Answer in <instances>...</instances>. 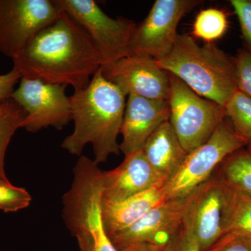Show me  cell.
<instances>
[{"mask_svg": "<svg viewBox=\"0 0 251 251\" xmlns=\"http://www.w3.org/2000/svg\"><path fill=\"white\" fill-rule=\"evenodd\" d=\"M201 0H156L143 22L137 25L129 44V55L158 61L171 52L181 18L197 7Z\"/></svg>", "mask_w": 251, "mask_h": 251, "instance_id": "ba28073f", "label": "cell"}, {"mask_svg": "<svg viewBox=\"0 0 251 251\" xmlns=\"http://www.w3.org/2000/svg\"><path fill=\"white\" fill-rule=\"evenodd\" d=\"M206 251H251V245L245 237L219 239Z\"/></svg>", "mask_w": 251, "mask_h": 251, "instance_id": "4316f807", "label": "cell"}, {"mask_svg": "<svg viewBox=\"0 0 251 251\" xmlns=\"http://www.w3.org/2000/svg\"><path fill=\"white\" fill-rule=\"evenodd\" d=\"M31 201L27 190L14 186L8 179H0V210L16 212L29 206Z\"/></svg>", "mask_w": 251, "mask_h": 251, "instance_id": "603a6c76", "label": "cell"}, {"mask_svg": "<svg viewBox=\"0 0 251 251\" xmlns=\"http://www.w3.org/2000/svg\"><path fill=\"white\" fill-rule=\"evenodd\" d=\"M234 63L237 90L251 97V52L239 51Z\"/></svg>", "mask_w": 251, "mask_h": 251, "instance_id": "cb8c5ba5", "label": "cell"}, {"mask_svg": "<svg viewBox=\"0 0 251 251\" xmlns=\"http://www.w3.org/2000/svg\"><path fill=\"white\" fill-rule=\"evenodd\" d=\"M247 150L249 151V152L251 153V142L248 144L247 145Z\"/></svg>", "mask_w": 251, "mask_h": 251, "instance_id": "f546056e", "label": "cell"}, {"mask_svg": "<svg viewBox=\"0 0 251 251\" xmlns=\"http://www.w3.org/2000/svg\"><path fill=\"white\" fill-rule=\"evenodd\" d=\"M166 201L163 186L120 201H109L101 196V219L107 235L111 238L130 227Z\"/></svg>", "mask_w": 251, "mask_h": 251, "instance_id": "9a60e30c", "label": "cell"}, {"mask_svg": "<svg viewBox=\"0 0 251 251\" xmlns=\"http://www.w3.org/2000/svg\"><path fill=\"white\" fill-rule=\"evenodd\" d=\"M25 117L24 110L12 99L0 103V179L7 180L5 173L4 160L6 150L13 135Z\"/></svg>", "mask_w": 251, "mask_h": 251, "instance_id": "d6986e66", "label": "cell"}, {"mask_svg": "<svg viewBox=\"0 0 251 251\" xmlns=\"http://www.w3.org/2000/svg\"><path fill=\"white\" fill-rule=\"evenodd\" d=\"M221 184L224 200L222 234L219 239L251 236V197L231 189L222 182Z\"/></svg>", "mask_w": 251, "mask_h": 251, "instance_id": "e0dca14e", "label": "cell"}, {"mask_svg": "<svg viewBox=\"0 0 251 251\" xmlns=\"http://www.w3.org/2000/svg\"><path fill=\"white\" fill-rule=\"evenodd\" d=\"M168 179L150 165L143 150L125 156L115 169L102 172V198L120 201L164 186Z\"/></svg>", "mask_w": 251, "mask_h": 251, "instance_id": "5bb4252c", "label": "cell"}, {"mask_svg": "<svg viewBox=\"0 0 251 251\" xmlns=\"http://www.w3.org/2000/svg\"><path fill=\"white\" fill-rule=\"evenodd\" d=\"M224 189L214 175L196 190L184 221L201 251L210 249L221 237Z\"/></svg>", "mask_w": 251, "mask_h": 251, "instance_id": "7c38bea8", "label": "cell"}, {"mask_svg": "<svg viewBox=\"0 0 251 251\" xmlns=\"http://www.w3.org/2000/svg\"><path fill=\"white\" fill-rule=\"evenodd\" d=\"M247 145L224 119L205 143L188 153L177 171L166 181L163 186L166 201L191 194L210 179L227 156Z\"/></svg>", "mask_w": 251, "mask_h": 251, "instance_id": "277c9868", "label": "cell"}, {"mask_svg": "<svg viewBox=\"0 0 251 251\" xmlns=\"http://www.w3.org/2000/svg\"><path fill=\"white\" fill-rule=\"evenodd\" d=\"M237 15L243 38L251 49V0L229 1Z\"/></svg>", "mask_w": 251, "mask_h": 251, "instance_id": "d4e9b609", "label": "cell"}, {"mask_svg": "<svg viewBox=\"0 0 251 251\" xmlns=\"http://www.w3.org/2000/svg\"><path fill=\"white\" fill-rule=\"evenodd\" d=\"M234 131L247 143L251 142V97L237 90L224 106Z\"/></svg>", "mask_w": 251, "mask_h": 251, "instance_id": "ffe728a7", "label": "cell"}, {"mask_svg": "<svg viewBox=\"0 0 251 251\" xmlns=\"http://www.w3.org/2000/svg\"><path fill=\"white\" fill-rule=\"evenodd\" d=\"M247 238V240L249 241V242L250 243V244L251 245V236H249V237H245Z\"/></svg>", "mask_w": 251, "mask_h": 251, "instance_id": "4dcf8cb0", "label": "cell"}, {"mask_svg": "<svg viewBox=\"0 0 251 251\" xmlns=\"http://www.w3.org/2000/svg\"><path fill=\"white\" fill-rule=\"evenodd\" d=\"M75 239L78 251H120L113 245L99 217L89 219L81 227Z\"/></svg>", "mask_w": 251, "mask_h": 251, "instance_id": "7402d4cb", "label": "cell"}, {"mask_svg": "<svg viewBox=\"0 0 251 251\" xmlns=\"http://www.w3.org/2000/svg\"><path fill=\"white\" fill-rule=\"evenodd\" d=\"M13 63L24 78L70 85L74 92L86 88L103 66L88 33L64 11Z\"/></svg>", "mask_w": 251, "mask_h": 251, "instance_id": "6da1fadb", "label": "cell"}, {"mask_svg": "<svg viewBox=\"0 0 251 251\" xmlns=\"http://www.w3.org/2000/svg\"><path fill=\"white\" fill-rule=\"evenodd\" d=\"M164 251H201L198 247L196 239L191 231L184 224L178 232L172 237Z\"/></svg>", "mask_w": 251, "mask_h": 251, "instance_id": "484cf974", "label": "cell"}, {"mask_svg": "<svg viewBox=\"0 0 251 251\" xmlns=\"http://www.w3.org/2000/svg\"><path fill=\"white\" fill-rule=\"evenodd\" d=\"M126 96L105 79L101 68L86 88L75 91L70 97L74 130L63 140L62 148L80 157L86 145L93 149L94 162L105 163L112 154L120 153L119 135Z\"/></svg>", "mask_w": 251, "mask_h": 251, "instance_id": "7a4b0ae2", "label": "cell"}, {"mask_svg": "<svg viewBox=\"0 0 251 251\" xmlns=\"http://www.w3.org/2000/svg\"><path fill=\"white\" fill-rule=\"evenodd\" d=\"M53 1L88 33L100 52L102 67L129 56L130 39L137 25L134 21L110 18L94 0Z\"/></svg>", "mask_w": 251, "mask_h": 251, "instance_id": "8992f818", "label": "cell"}, {"mask_svg": "<svg viewBox=\"0 0 251 251\" xmlns=\"http://www.w3.org/2000/svg\"><path fill=\"white\" fill-rule=\"evenodd\" d=\"M67 87L22 77L11 96L25 112L21 128L36 133L50 126L62 130L69 125L72 111Z\"/></svg>", "mask_w": 251, "mask_h": 251, "instance_id": "9c48e42d", "label": "cell"}, {"mask_svg": "<svg viewBox=\"0 0 251 251\" xmlns=\"http://www.w3.org/2000/svg\"><path fill=\"white\" fill-rule=\"evenodd\" d=\"M21 78V73L14 68L7 74L0 75V102L11 98L15 86Z\"/></svg>", "mask_w": 251, "mask_h": 251, "instance_id": "83f0119b", "label": "cell"}, {"mask_svg": "<svg viewBox=\"0 0 251 251\" xmlns=\"http://www.w3.org/2000/svg\"><path fill=\"white\" fill-rule=\"evenodd\" d=\"M196 190L185 197L168 200L156 206L130 227L110 238L112 244L120 251L140 244L163 249L184 224Z\"/></svg>", "mask_w": 251, "mask_h": 251, "instance_id": "30bf717a", "label": "cell"}, {"mask_svg": "<svg viewBox=\"0 0 251 251\" xmlns=\"http://www.w3.org/2000/svg\"><path fill=\"white\" fill-rule=\"evenodd\" d=\"M142 150L150 165L168 180L188 154L169 121L162 124L153 132Z\"/></svg>", "mask_w": 251, "mask_h": 251, "instance_id": "2e32d148", "label": "cell"}, {"mask_svg": "<svg viewBox=\"0 0 251 251\" xmlns=\"http://www.w3.org/2000/svg\"><path fill=\"white\" fill-rule=\"evenodd\" d=\"M1 103V102H0V103Z\"/></svg>", "mask_w": 251, "mask_h": 251, "instance_id": "1f68e13d", "label": "cell"}, {"mask_svg": "<svg viewBox=\"0 0 251 251\" xmlns=\"http://www.w3.org/2000/svg\"><path fill=\"white\" fill-rule=\"evenodd\" d=\"M62 12L53 0H0V52L17 59Z\"/></svg>", "mask_w": 251, "mask_h": 251, "instance_id": "52a82bcc", "label": "cell"}, {"mask_svg": "<svg viewBox=\"0 0 251 251\" xmlns=\"http://www.w3.org/2000/svg\"><path fill=\"white\" fill-rule=\"evenodd\" d=\"M101 71L105 79L126 97L133 94L156 100H168L169 97V74L151 57L129 55L102 67Z\"/></svg>", "mask_w": 251, "mask_h": 251, "instance_id": "8fae6325", "label": "cell"}, {"mask_svg": "<svg viewBox=\"0 0 251 251\" xmlns=\"http://www.w3.org/2000/svg\"><path fill=\"white\" fill-rule=\"evenodd\" d=\"M168 100L128 96L120 130V151L125 156L143 150L147 140L164 122L169 121Z\"/></svg>", "mask_w": 251, "mask_h": 251, "instance_id": "4fadbf2b", "label": "cell"}, {"mask_svg": "<svg viewBox=\"0 0 251 251\" xmlns=\"http://www.w3.org/2000/svg\"><path fill=\"white\" fill-rule=\"evenodd\" d=\"M231 189L251 197V153L238 150L224 160L214 173Z\"/></svg>", "mask_w": 251, "mask_h": 251, "instance_id": "ac0fdd59", "label": "cell"}, {"mask_svg": "<svg viewBox=\"0 0 251 251\" xmlns=\"http://www.w3.org/2000/svg\"><path fill=\"white\" fill-rule=\"evenodd\" d=\"M156 62L198 95L222 106L237 90L234 59L214 44L198 45L188 34H178L171 52Z\"/></svg>", "mask_w": 251, "mask_h": 251, "instance_id": "3957f363", "label": "cell"}, {"mask_svg": "<svg viewBox=\"0 0 251 251\" xmlns=\"http://www.w3.org/2000/svg\"><path fill=\"white\" fill-rule=\"evenodd\" d=\"M169 75V122L189 153L210 138L226 118V111L222 105L203 98L175 75Z\"/></svg>", "mask_w": 251, "mask_h": 251, "instance_id": "5b68a950", "label": "cell"}, {"mask_svg": "<svg viewBox=\"0 0 251 251\" xmlns=\"http://www.w3.org/2000/svg\"><path fill=\"white\" fill-rule=\"evenodd\" d=\"M228 26L227 16L222 11L215 8L202 10L195 19L193 34L198 39L211 44L222 37Z\"/></svg>", "mask_w": 251, "mask_h": 251, "instance_id": "44dd1931", "label": "cell"}, {"mask_svg": "<svg viewBox=\"0 0 251 251\" xmlns=\"http://www.w3.org/2000/svg\"><path fill=\"white\" fill-rule=\"evenodd\" d=\"M122 251H164L163 248L151 244H140L132 246Z\"/></svg>", "mask_w": 251, "mask_h": 251, "instance_id": "f1b7e54d", "label": "cell"}]
</instances>
